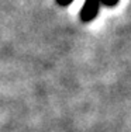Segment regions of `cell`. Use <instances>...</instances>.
I'll return each instance as SVG.
<instances>
[{"mask_svg": "<svg viewBox=\"0 0 131 132\" xmlns=\"http://www.w3.org/2000/svg\"><path fill=\"white\" fill-rule=\"evenodd\" d=\"M100 4V0H85L83 7L80 10V20L83 23H90L92 20H95L96 15L99 14Z\"/></svg>", "mask_w": 131, "mask_h": 132, "instance_id": "1", "label": "cell"}, {"mask_svg": "<svg viewBox=\"0 0 131 132\" xmlns=\"http://www.w3.org/2000/svg\"><path fill=\"white\" fill-rule=\"evenodd\" d=\"M120 0H100L102 4H104L106 7H114L116 4H118Z\"/></svg>", "mask_w": 131, "mask_h": 132, "instance_id": "2", "label": "cell"}, {"mask_svg": "<svg viewBox=\"0 0 131 132\" xmlns=\"http://www.w3.org/2000/svg\"><path fill=\"white\" fill-rule=\"evenodd\" d=\"M55 2H57V4L62 6V7H66V6H69L73 0H55Z\"/></svg>", "mask_w": 131, "mask_h": 132, "instance_id": "3", "label": "cell"}]
</instances>
